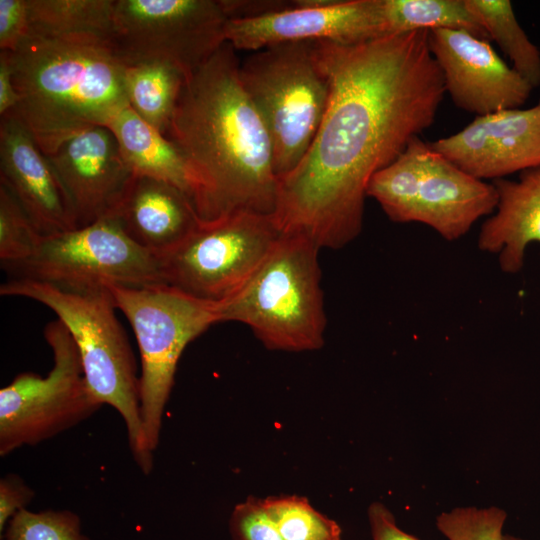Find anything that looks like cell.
Segmentation results:
<instances>
[{"label": "cell", "mask_w": 540, "mask_h": 540, "mask_svg": "<svg viewBox=\"0 0 540 540\" xmlns=\"http://www.w3.org/2000/svg\"><path fill=\"white\" fill-rule=\"evenodd\" d=\"M47 157L78 228L112 217L134 176L105 126L78 133Z\"/></svg>", "instance_id": "cell-15"}, {"label": "cell", "mask_w": 540, "mask_h": 540, "mask_svg": "<svg viewBox=\"0 0 540 540\" xmlns=\"http://www.w3.org/2000/svg\"><path fill=\"white\" fill-rule=\"evenodd\" d=\"M384 36L382 0H297L288 9L229 19L225 28L226 42L252 52L288 42L355 44Z\"/></svg>", "instance_id": "cell-12"}, {"label": "cell", "mask_w": 540, "mask_h": 540, "mask_svg": "<svg viewBox=\"0 0 540 540\" xmlns=\"http://www.w3.org/2000/svg\"><path fill=\"white\" fill-rule=\"evenodd\" d=\"M498 194L493 215L481 225L478 248L498 255L500 269L516 274L530 243H540V166L520 172L517 180L491 181Z\"/></svg>", "instance_id": "cell-19"}, {"label": "cell", "mask_w": 540, "mask_h": 540, "mask_svg": "<svg viewBox=\"0 0 540 540\" xmlns=\"http://www.w3.org/2000/svg\"><path fill=\"white\" fill-rule=\"evenodd\" d=\"M506 519V511L495 506L457 507L440 513L436 526L447 540H503Z\"/></svg>", "instance_id": "cell-29"}, {"label": "cell", "mask_w": 540, "mask_h": 540, "mask_svg": "<svg viewBox=\"0 0 540 540\" xmlns=\"http://www.w3.org/2000/svg\"><path fill=\"white\" fill-rule=\"evenodd\" d=\"M14 113L49 156L128 105L125 65L109 45L27 37L11 52Z\"/></svg>", "instance_id": "cell-3"}, {"label": "cell", "mask_w": 540, "mask_h": 540, "mask_svg": "<svg viewBox=\"0 0 540 540\" xmlns=\"http://www.w3.org/2000/svg\"><path fill=\"white\" fill-rule=\"evenodd\" d=\"M236 51L225 42L185 80L165 133L183 159L201 222L275 210L272 143L242 86Z\"/></svg>", "instance_id": "cell-2"}, {"label": "cell", "mask_w": 540, "mask_h": 540, "mask_svg": "<svg viewBox=\"0 0 540 540\" xmlns=\"http://www.w3.org/2000/svg\"><path fill=\"white\" fill-rule=\"evenodd\" d=\"M388 35L417 30H465L490 42L466 0H382Z\"/></svg>", "instance_id": "cell-24"}, {"label": "cell", "mask_w": 540, "mask_h": 540, "mask_svg": "<svg viewBox=\"0 0 540 540\" xmlns=\"http://www.w3.org/2000/svg\"><path fill=\"white\" fill-rule=\"evenodd\" d=\"M242 86L269 134L276 174L294 169L323 119L330 91L316 42H288L240 63Z\"/></svg>", "instance_id": "cell-7"}, {"label": "cell", "mask_w": 540, "mask_h": 540, "mask_svg": "<svg viewBox=\"0 0 540 540\" xmlns=\"http://www.w3.org/2000/svg\"><path fill=\"white\" fill-rule=\"evenodd\" d=\"M281 235L272 214L243 211L200 222L159 257L164 282L193 297L223 302L246 282Z\"/></svg>", "instance_id": "cell-11"}, {"label": "cell", "mask_w": 540, "mask_h": 540, "mask_svg": "<svg viewBox=\"0 0 540 540\" xmlns=\"http://www.w3.org/2000/svg\"><path fill=\"white\" fill-rule=\"evenodd\" d=\"M35 496L34 490L16 474H7L0 479V534L10 519L25 509Z\"/></svg>", "instance_id": "cell-32"}, {"label": "cell", "mask_w": 540, "mask_h": 540, "mask_svg": "<svg viewBox=\"0 0 540 540\" xmlns=\"http://www.w3.org/2000/svg\"><path fill=\"white\" fill-rule=\"evenodd\" d=\"M43 236L15 198L0 184V260L12 264L31 257Z\"/></svg>", "instance_id": "cell-28"}, {"label": "cell", "mask_w": 540, "mask_h": 540, "mask_svg": "<svg viewBox=\"0 0 540 540\" xmlns=\"http://www.w3.org/2000/svg\"><path fill=\"white\" fill-rule=\"evenodd\" d=\"M262 502L284 540H342L339 524L305 497L270 496Z\"/></svg>", "instance_id": "cell-26"}, {"label": "cell", "mask_w": 540, "mask_h": 540, "mask_svg": "<svg viewBox=\"0 0 540 540\" xmlns=\"http://www.w3.org/2000/svg\"><path fill=\"white\" fill-rule=\"evenodd\" d=\"M428 43L445 92L458 108L482 116L520 108L529 99L533 88L489 41L465 30L434 29Z\"/></svg>", "instance_id": "cell-13"}, {"label": "cell", "mask_w": 540, "mask_h": 540, "mask_svg": "<svg viewBox=\"0 0 540 540\" xmlns=\"http://www.w3.org/2000/svg\"><path fill=\"white\" fill-rule=\"evenodd\" d=\"M503 540H525V539L514 536V535H510V534H504Z\"/></svg>", "instance_id": "cell-35"}, {"label": "cell", "mask_w": 540, "mask_h": 540, "mask_svg": "<svg viewBox=\"0 0 540 540\" xmlns=\"http://www.w3.org/2000/svg\"><path fill=\"white\" fill-rule=\"evenodd\" d=\"M319 250L305 237L282 234L246 282L220 302L221 322L248 326L270 350L321 348L326 315Z\"/></svg>", "instance_id": "cell-4"}, {"label": "cell", "mask_w": 540, "mask_h": 540, "mask_svg": "<svg viewBox=\"0 0 540 540\" xmlns=\"http://www.w3.org/2000/svg\"><path fill=\"white\" fill-rule=\"evenodd\" d=\"M27 36V0H0L1 51L16 52Z\"/></svg>", "instance_id": "cell-31"}, {"label": "cell", "mask_w": 540, "mask_h": 540, "mask_svg": "<svg viewBox=\"0 0 540 540\" xmlns=\"http://www.w3.org/2000/svg\"><path fill=\"white\" fill-rule=\"evenodd\" d=\"M20 98L12 76L11 52H0V117L14 112Z\"/></svg>", "instance_id": "cell-34"}, {"label": "cell", "mask_w": 540, "mask_h": 540, "mask_svg": "<svg viewBox=\"0 0 540 540\" xmlns=\"http://www.w3.org/2000/svg\"><path fill=\"white\" fill-rule=\"evenodd\" d=\"M0 294L34 300L56 314L77 346L91 392L102 405L112 406L121 415L132 456L141 471L149 474L143 453L136 360L108 289L71 291L29 279H8L0 286Z\"/></svg>", "instance_id": "cell-5"}, {"label": "cell", "mask_w": 540, "mask_h": 540, "mask_svg": "<svg viewBox=\"0 0 540 540\" xmlns=\"http://www.w3.org/2000/svg\"><path fill=\"white\" fill-rule=\"evenodd\" d=\"M497 203L498 194L492 182L465 172L429 146L416 222L432 228L445 240L454 241L467 234L479 219L493 214Z\"/></svg>", "instance_id": "cell-17"}, {"label": "cell", "mask_w": 540, "mask_h": 540, "mask_svg": "<svg viewBox=\"0 0 540 540\" xmlns=\"http://www.w3.org/2000/svg\"><path fill=\"white\" fill-rule=\"evenodd\" d=\"M106 288L129 321L140 352L143 453L151 471L178 360L191 341L221 322L220 303L193 297L168 284Z\"/></svg>", "instance_id": "cell-6"}, {"label": "cell", "mask_w": 540, "mask_h": 540, "mask_svg": "<svg viewBox=\"0 0 540 540\" xmlns=\"http://www.w3.org/2000/svg\"><path fill=\"white\" fill-rule=\"evenodd\" d=\"M429 144L420 136L389 165L376 172L367 187L388 218L396 223L416 222L417 204Z\"/></svg>", "instance_id": "cell-22"}, {"label": "cell", "mask_w": 540, "mask_h": 540, "mask_svg": "<svg viewBox=\"0 0 540 540\" xmlns=\"http://www.w3.org/2000/svg\"><path fill=\"white\" fill-rule=\"evenodd\" d=\"M186 78L161 62L125 66L128 105L145 122L165 135Z\"/></svg>", "instance_id": "cell-23"}, {"label": "cell", "mask_w": 540, "mask_h": 540, "mask_svg": "<svg viewBox=\"0 0 540 540\" xmlns=\"http://www.w3.org/2000/svg\"><path fill=\"white\" fill-rule=\"evenodd\" d=\"M233 540H284L266 511L262 499L248 497L237 504L229 518Z\"/></svg>", "instance_id": "cell-30"}, {"label": "cell", "mask_w": 540, "mask_h": 540, "mask_svg": "<svg viewBox=\"0 0 540 540\" xmlns=\"http://www.w3.org/2000/svg\"><path fill=\"white\" fill-rule=\"evenodd\" d=\"M112 217L132 241L158 257L179 245L201 222L186 192L137 175Z\"/></svg>", "instance_id": "cell-18"}, {"label": "cell", "mask_w": 540, "mask_h": 540, "mask_svg": "<svg viewBox=\"0 0 540 540\" xmlns=\"http://www.w3.org/2000/svg\"><path fill=\"white\" fill-rule=\"evenodd\" d=\"M121 156L134 175L173 184L189 196L183 159L174 144L127 105L107 123Z\"/></svg>", "instance_id": "cell-20"}, {"label": "cell", "mask_w": 540, "mask_h": 540, "mask_svg": "<svg viewBox=\"0 0 540 540\" xmlns=\"http://www.w3.org/2000/svg\"><path fill=\"white\" fill-rule=\"evenodd\" d=\"M428 34L316 42L329 98L303 158L278 178L272 215L282 234L320 249H339L358 237L371 178L433 125L446 93Z\"/></svg>", "instance_id": "cell-1"}, {"label": "cell", "mask_w": 540, "mask_h": 540, "mask_svg": "<svg viewBox=\"0 0 540 540\" xmlns=\"http://www.w3.org/2000/svg\"><path fill=\"white\" fill-rule=\"evenodd\" d=\"M44 337L53 353V367L42 377L18 374L0 390V455L34 446L91 417L103 405L91 392L77 346L58 319Z\"/></svg>", "instance_id": "cell-9"}, {"label": "cell", "mask_w": 540, "mask_h": 540, "mask_svg": "<svg viewBox=\"0 0 540 540\" xmlns=\"http://www.w3.org/2000/svg\"><path fill=\"white\" fill-rule=\"evenodd\" d=\"M114 3L115 0H27V37L111 47Z\"/></svg>", "instance_id": "cell-21"}, {"label": "cell", "mask_w": 540, "mask_h": 540, "mask_svg": "<svg viewBox=\"0 0 540 540\" xmlns=\"http://www.w3.org/2000/svg\"><path fill=\"white\" fill-rule=\"evenodd\" d=\"M2 268L9 279H29L71 291L166 284L159 257L132 241L114 217L43 236L31 257Z\"/></svg>", "instance_id": "cell-8"}, {"label": "cell", "mask_w": 540, "mask_h": 540, "mask_svg": "<svg viewBox=\"0 0 540 540\" xmlns=\"http://www.w3.org/2000/svg\"><path fill=\"white\" fill-rule=\"evenodd\" d=\"M220 0H115L111 48L125 66L161 62L188 79L226 42Z\"/></svg>", "instance_id": "cell-10"}, {"label": "cell", "mask_w": 540, "mask_h": 540, "mask_svg": "<svg viewBox=\"0 0 540 540\" xmlns=\"http://www.w3.org/2000/svg\"><path fill=\"white\" fill-rule=\"evenodd\" d=\"M429 146L482 180L540 166V100L532 107L476 116L462 130Z\"/></svg>", "instance_id": "cell-14"}, {"label": "cell", "mask_w": 540, "mask_h": 540, "mask_svg": "<svg viewBox=\"0 0 540 540\" xmlns=\"http://www.w3.org/2000/svg\"><path fill=\"white\" fill-rule=\"evenodd\" d=\"M2 540H91L82 532L80 517L70 510L27 508L17 512L8 522Z\"/></svg>", "instance_id": "cell-27"}, {"label": "cell", "mask_w": 540, "mask_h": 540, "mask_svg": "<svg viewBox=\"0 0 540 540\" xmlns=\"http://www.w3.org/2000/svg\"><path fill=\"white\" fill-rule=\"evenodd\" d=\"M0 118V184L42 236L78 228L61 183L29 130L14 113Z\"/></svg>", "instance_id": "cell-16"}, {"label": "cell", "mask_w": 540, "mask_h": 540, "mask_svg": "<svg viewBox=\"0 0 540 540\" xmlns=\"http://www.w3.org/2000/svg\"><path fill=\"white\" fill-rule=\"evenodd\" d=\"M494 40L511 60L513 69L534 89L540 86V50L520 26L509 0H466Z\"/></svg>", "instance_id": "cell-25"}, {"label": "cell", "mask_w": 540, "mask_h": 540, "mask_svg": "<svg viewBox=\"0 0 540 540\" xmlns=\"http://www.w3.org/2000/svg\"><path fill=\"white\" fill-rule=\"evenodd\" d=\"M367 515L372 540H420L403 531L393 513L381 502L371 503Z\"/></svg>", "instance_id": "cell-33"}]
</instances>
